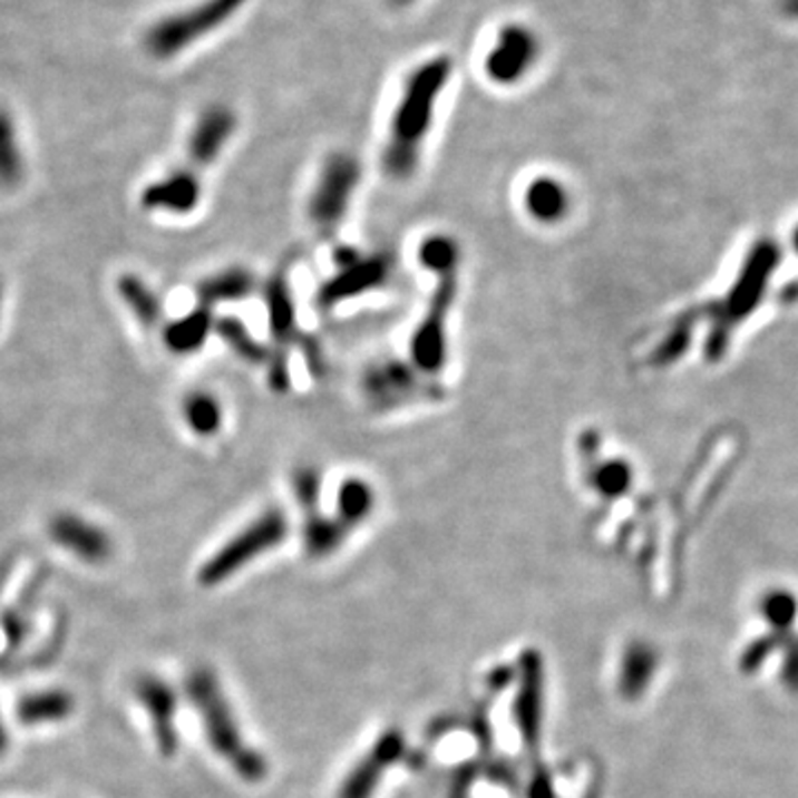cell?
Returning a JSON list of instances; mask_svg holds the SVG:
<instances>
[{
  "label": "cell",
  "mask_w": 798,
  "mask_h": 798,
  "mask_svg": "<svg viewBox=\"0 0 798 798\" xmlns=\"http://www.w3.org/2000/svg\"><path fill=\"white\" fill-rule=\"evenodd\" d=\"M464 253L459 242L448 233H430L417 246V264L432 278L459 273Z\"/></svg>",
  "instance_id": "20"
},
{
  "label": "cell",
  "mask_w": 798,
  "mask_h": 798,
  "mask_svg": "<svg viewBox=\"0 0 798 798\" xmlns=\"http://www.w3.org/2000/svg\"><path fill=\"white\" fill-rule=\"evenodd\" d=\"M51 537L89 562H100L109 555L111 542L109 537L94 524L76 517V515H58L51 526Z\"/></svg>",
  "instance_id": "15"
},
{
  "label": "cell",
  "mask_w": 798,
  "mask_h": 798,
  "mask_svg": "<svg viewBox=\"0 0 798 798\" xmlns=\"http://www.w3.org/2000/svg\"><path fill=\"white\" fill-rule=\"evenodd\" d=\"M526 215L542 226H557L571 215L573 198L568 187L555 176H535L526 183L522 194Z\"/></svg>",
  "instance_id": "12"
},
{
  "label": "cell",
  "mask_w": 798,
  "mask_h": 798,
  "mask_svg": "<svg viewBox=\"0 0 798 798\" xmlns=\"http://www.w3.org/2000/svg\"><path fill=\"white\" fill-rule=\"evenodd\" d=\"M401 746L403 741L399 732H387L373 746V750L351 770L340 790V798H371L382 779V772L398 759Z\"/></svg>",
  "instance_id": "14"
},
{
  "label": "cell",
  "mask_w": 798,
  "mask_h": 798,
  "mask_svg": "<svg viewBox=\"0 0 798 798\" xmlns=\"http://www.w3.org/2000/svg\"><path fill=\"white\" fill-rule=\"evenodd\" d=\"M320 490H322V473L315 466H302L293 473V495L306 513L318 508Z\"/></svg>",
  "instance_id": "27"
},
{
  "label": "cell",
  "mask_w": 798,
  "mask_h": 798,
  "mask_svg": "<svg viewBox=\"0 0 798 798\" xmlns=\"http://www.w3.org/2000/svg\"><path fill=\"white\" fill-rule=\"evenodd\" d=\"M446 389L419 373L408 358H385L373 362L362 376V398L373 412H393L406 406L435 403L446 398Z\"/></svg>",
  "instance_id": "5"
},
{
  "label": "cell",
  "mask_w": 798,
  "mask_h": 798,
  "mask_svg": "<svg viewBox=\"0 0 798 798\" xmlns=\"http://www.w3.org/2000/svg\"><path fill=\"white\" fill-rule=\"evenodd\" d=\"M588 481L605 499H616L632 486V468L625 459H601L591 470Z\"/></svg>",
  "instance_id": "26"
},
{
  "label": "cell",
  "mask_w": 798,
  "mask_h": 798,
  "mask_svg": "<svg viewBox=\"0 0 798 798\" xmlns=\"http://www.w3.org/2000/svg\"><path fill=\"white\" fill-rule=\"evenodd\" d=\"M235 129H237V116L233 109H228L226 105L206 107L199 114L187 143L192 167L196 169L211 167L220 158L228 140L233 138Z\"/></svg>",
  "instance_id": "11"
},
{
  "label": "cell",
  "mask_w": 798,
  "mask_h": 798,
  "mask_svg": "<svg viewBox=\"0 0 798 798\" xmlns=\"http://www.w3.org/2000/svg\"><path fill=\"white\" fill-rule=\"evenodd\" d=\"M118 295L125 300V304L132 309V313L138 318V322L147 329H152L160 315L163 306L156 293L136 275H123L118 278Z\"/></svg>",
  "instance_id": "23"
},
{
  "label": "cell",
  "mask_w": 798,
  "mask_h": 798,
  "mask_svg": "<svg viewBox=\"0 0 798 798\" xmlns=\"http://www.w3.org/2000/svg\"><path fill=\"white\" fill-rule=\"evenodd\" d=\"M213 327H215V318L211 309L199 304L198 309L167 324L165 344L176 356H192L204 347V342L213 333Z\"/></svg>",
  "instance_id": "17"
},
{
  "label": "cell",
  "mask_w": 798,
  "mask_h": 798,
  "mask_svg": "<svg viewBox=\"0 0 798 798\" xmlns=\"http://www.w3.org/2000/svg\"><path fill=\"white\" fill-rule=\"evenodd\" d=\"M539 719H542V665L539 659L533 654L526 659L524 683L517 699V721L528 743L537 741Z\"/></svg>",
  "instance_id": "19"
},
{
  "label": "cell",
  "mask_w": 798,
  "mask_h": 798,
  "mask_svg": "<svg viewBox=\"0 0 798 798\" xmlns=\"http://www.w3.org/2000/svg\"><path fill=\"white\" fill-rule=\"evenodd\" d=\"M192 692L194 699H198L204 712V721H206V730L208 737L213 741V746L228 759H233V766L237 768V772L246 779H260L264 775V763L257 755H253L251 750H246L240 741V734L235 730V723L226 710V705L222 703L215 681H211L208 674H198L192 681Z\"/></svg>",
  "instance_id": "8"
},
{
  "label": "cell",
  "mask_w": 798,
  "mask_h": 798,
  "mask_svg": "<svg viewBox=\"0 0 798 798\" xmlns=\"http://www.w3.org/2000/svg\"><path fill=\"white\" fill-rule=\"evenodd\" d=\"M393 7H406V4H410V2H415V0H389Z\"/></svg>",
  "instance_id": "28"
},
{
  "label": "cell",
  "mask_w": 798,
  "mask_h": 798,
  "mask_svg": "<svg viewBox=\"0 0 798 798\" xmlns=\"http://www.w3.org/2000/svg\"><path fill=\"white\" fill-rule=\"evenodd\" d=\"M0 311H2V284H0Z\"/></svg>",
  "instance_id": "29"
},
{
  "label": "cell",
  "mask_w": 798,
  "mask_h": 798,
  "mask_svg": "<svg viewBox=\"0 0 798 798\" xmlns=\"http://www.w3.org/2000/svg\"><path fill=\"white\" fill-rule=\"evenodd\" d=\"M450 78L452 58L446 53L421 60L403 76L382 145V172L389 181L408 183L417 174Z\"/></svg>",
  "instance_id": "1"
},
{
  "label": "cell",
  "mask_w": 798,
  "mask_h": 798,
  "mask_svg": "<svg viewBox=\"0 0 798 798\" xmlns=\"http://www.w3.org/2000/svg\"><path fill=\"white\" fill-rule=\"evenodd\" d=\"M349 535V528L335 517V515H324L322 510H309L306 513V524H304V544L309 555L313 557H327L331 553H335L344 539Z\"/></svg>",
  "instance_id": "21"
},
{
  "label": "cell",
  "mask_w": 798,
  "mask_h": 798,
  "mask_svg": "<svg viewBox=\"0 0 798 798\" xmlns=\"http://www.w3.org/2000/svg\"><path fill=\"white\" fill-rule=\"evenodd\" d=\"M378 504V495L371 481L364 477H344L338 488L335 517L351 531L364 524Z\"/></svg>",
  "instance_id": "18"
},
{
  "label": "cell",
  "mask_w": 798,
  "mask_h": 798,
  "mask_svg": "<svg viewBox=\"0 0 798 798\" xmlns=\"http://www.w3.org/2000/svg\"><path fill=\"white\" fill-rule=\"evenodd\" d=\"M25 176V160L11 116L0 109V187L11 189Z\"/></svg>",
  "instance_id": "24"
},
{
  "label": "cell",
  "mask_w": 798,
  "mask_h": 798,
  "mask_svg": "<svg viewBox=\"0 0 798 798\" xmlns=\"http://www.w3.org/2000/svg\"><path fill=\"white\" fill-rule=\"evenodd\" d=\"M244 4L246 0H202L185 11L158 20L147 31L145 47L154 58H174L206 33L226 25Z\"/></svg>",
  "instance_id": "6"
},
{
  "label": "cell",
  "mask_w": 798,
  "mask_h": 798,
  "mask_svg": "<svg viewBox=\"0 0 798 798\" xmlns=\"http://www.w3.org/2000/svg\"><path fill=\"white\" fill-rule=\"evenodd\" d=\"M222 403L215 396L198 391L185 399V421L199 437H213L222 428Z\"/></svg>",
  "instance_id": "25"
},
{
  "label": "cell",
  "mask_w": 798,
  "mask_h": 798,
  "mask_svg": "<svg viewBox=\"0 0 798 798\" xmlns=\"http://www.w3.org/2000/svg\"><path fill=\"white\" fill-rule=\"evenodd\" d=\"M362 183V165L347 152L329 154L311 185L306 217L320 237H335Z\"/></svg>",
  "instance_id": "3"
},
{
  "label": "cell",
  "mask_w": 798,
  "mask_h": 798,
  "mask_svg": "<svg viewBox=\"0 0 798 798\" xmlns=\"http://www.w3.org/2000/svg\"><path fill=\"white\" fill-rule=\"evenodd\" d=\"M202 198V185L196 172L181 169L174 172L143 192L140 204L147 211H169L174 215H187L198 208Z\"/></svg>",
  "instance_id": "13"
},
{
  "label": "cell",
  "mask_w": 798,
  "mask_h": 798,
  "mask_svg": "<svg viewBox=\"0 0 798 798\" xmlns=\"http://www.w3.org/2000/svg\"><path fill=\"white\" fill-rule=\"evenodd\" d=\"M289 519L280 508L264 510L246 528H242L233 539H228L202 568V584H217L235 575L242 566L255 562L264 553L278 548L289 537Z\"/></svg>",
  "instance_id": "7"
},
{
  "label": "cell",
  "mask_w": 798,
  "mask_h": 798,
  "mask_svg": "<svg viewBox=\"0 0 798 798\" xmlns=\"http://www.w3.org/2000/svg\"><path fill=\"white\" fill-rule=\"evenodd\" d=\"M213 331L217 338L244 362L249 364H266L271 358V351L255 340V335L240 322L235 315H222L215 318Z\"/></svg>",
  "instance_id": "22"
},
{
  "label": "cell",
  "mask_w": 798,
  "mask_h": 798,
  "mask_svg": "<svg viewBox=\"0 0 798 798\" xmlns=\"http://www.w3.org/2000/svg\"><path fill=\"white\" fill-rule=\"evenodd\" d=\"M333 273L315 291L313 302L320 311H333L351 300L387 289L398 271L391 251L362 253L358 246L344 244L333 251Z\"/></svg>",
  "instance_id": "2"
},
{
  "label": "cell",
  "mask_w": 798,
  "mask_h": 798,
  "mask_svg": "<svg viewBox=\"0 0 798 798\" xmlns=\"http://www.w3.org/2000/svg\"><path fill=\"white\" fill-rule=\"evenodd\" d=\"M257 286L253 271L244 266H228L220 273L204 278L196 289L202 306H215L224 302H237L249 298Z\"/></svg>",
  "instance_id": "16"
},
{
  "label": "cell",
  "mask_w": 798,
  "mask_h": 798,
  "mask_svg": "<svg viewBox=\"0 0 798 798\" xmlns=\"http://www.w3.org/2000/svg\"><path fill=\"white\" fill-rule=\"evenodd\" d=\"M539 60V40L524 25H506L497 31L484 71L493 85L513 87L522 82Z\"/></svg>",
  "instance_id": "9"
},
{
  "label": "cell",
  "mask_w": 798,
  "mask_h": 798,
  "mask_svg": "<svg viewBox=\"0 0 798 798\" xmlns=\"http://www.w3.org/2000/svg\"><path fill=\"white\" fill-rule=\"evenodd\" d=\"M264 306L269 313V329L278 351H291V347L306 349L304 331L298 324V309L291 289V260L278 266V271L264 284ZM313 367V362L309 364Z\"/></svg>",
  "instance_id": "10"
},
{
  "label": "cell",
  "mask_w": 798,
  "mask_h": 798,
  "mask_svg": "<svg viewBox=\"0 0 798 798\" xmlns=\"http://www.w3.org/2000/svg\"><path fill=\"white\" fill-rule=\"evenodd\" d=\"M459 298V273L435 278V289L408 340V362L437 380L448 364V329Z\"/></svg>",
  "instance_id": "4"
}]
</instances>
